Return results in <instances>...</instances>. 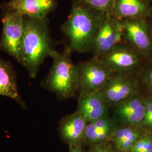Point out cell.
<instances>
[{
    "label": "cell",
    "mask_w": 152,
    "mask_h": 152,
    "mask_svg": "<svg viewBox=\"0 0 152 152\" xmlns=\"http://www.w3.org/2000/svg\"><path fill=\"white\" fill-rule=\"evenodd\" d=\"M109 107L100 92H80L77 112L89 123L108 115Z\"/></svg>",
    "instance_id": "12"
},
{
    "label": "cell",
    "mask_w": 152,
    "mask_h": 152,
    "mask_svg": "<svg viewBox=\"0 0 152 152\" xmlns=\"http://www.w3.org/2000/svg\"><path fill=\"white\" fill-rule=\"evenodd\" d=\"M24 17V33L21 50V63L33 79L36 78L45 59L55 49L48 17L37 19Z\"/></svg>",
    "instance_id": "2"
},
{
    "label": "cell",
    "mask_w": 152,
    "mask_h": 152,
    "mask_svg": "<svg viewBox=\"0 0 152 152\" xmlns=\"http://www.w3.org/2000/svg\"><path fill=\"white\" fill-rule=\"evenodd\" d=\"M140 85L137 76L113 73L100 91L109 106H114L140 94Z\"/></svg>",
    "instance_id": "7"
},
{
    "label": "cell",
    "mask_w": 152,
    "mask_h": 152,
    "mask_svg": "<svg viewBox=\"0 0 152 152\" xmlns=\"http://www.w3.org/2000/svg\"><path fill=\"white\" fill-rule=\"evenodd\" d=\"M111 15L119 19H148L152 16L151 0H114Z\"/></svg>",
    "instance_id": "13"
},
{
    "label": "cell",
    "mask_w": 152,
    "mask_h": 152,
    "mask_svg": "<svg viewBox=\"0 0 152 152\" xmlns=\"http://www.w3.org/2000/svg\"><path fill=\"white\" fill-rule=\"evenodd\" d=\"M116 127L108 115L87 123L85 141L92 146L104 144L112 139Z\"/></svg>",
    "instance_id": "15"
},
{
    "label": "cell",
    "mask_w": 152,
    "mask_h": 152,
    "mask_svg": "<svg viewBox=\"0 0 152 152\" xmlns=\"http://www.w3.org/2000/svg\"><path fill=\"white\" fill-rule=\"evenodd\" d=\"M146 105L145 114L140 126L150 130H152V96L145 97Z\"/></svg>",
    "instance_id": "21"
},
{
    "label": "cell",
    "mask_w": 152,
    "mask_h": 152,
    "mask_svg": "<svg viewBox=\"0 0 152 152\" xmlns=\"http://www.w3.org/2000/svg\"><path fill=\"white\" fill-rule=\"evenodd\" d=\"M125 42L129 44L149 61L152 60V36L150 19L120 20Z\"/></svg>",
    "instance_id": "6"
},
{
    "label": "cell",
    "mask_w": 152,
    "mask_h": 152,
    "mask_svg": "<svg viewBox=\"0 0 152 152\" xmlns=\"http://www.w3.org/2000/svg\"><path fill=\"white\" fill-rule=\"evenodd\" d=\"M99 59L113 73L135 76L148 62L140 54L126 42L115 46Z\"/></svg>",
    "instance_id": "4"
},
{
    "label": "cell",
    "mask_w": 152,
    "mask_h": 152,
    "mask_svg": "<svg viewBox=\"0 0 152 152\" xmlns=\"http://www.w3.org/2000/svg\"><path fill=\"white\" fill-rule=\"evenodd\" d=\"M131 152H152V136H141Z\"/></svg>",
    "instance_id": "20"
},
{
    "label": "cell",
    "mask_w": 152,
    "mask_h": 152,
    "mask_svg": "<svg viewBox=\"0 0 152 152\" xmlns=\"http://www.w3.org/2000/svg\"><path fill=\"white\" fill-rule=\"evenodd\" d=\"M137 77L140 83L146 88L149 93V95L152 96V60L148 61L144 65L137 75Z\"/></svg>",
    "instance_id": "18"
},
{
    "label": "cell",
    "mask_w": 152,
    "mask_h": 152,
    "mask_svg": "<svg viewBox=\"0 0 152 152\" xmlns=\"http://www.w3.org/2000/svg\"><path fill=\"white\" fill-rule=\"evenodd\" d=\"M150 26H151V33H152V18L150 19Z\"/></svg>",
    "instance_id": "24"
},
{
    "label": "cell",
    "mask_w": 152,
    "mask_h": 152,
    "mask_svg": "<svg viewBox=\"0 0 152 152\" xmlns=\"http://www.w3.org/2000/svg\"><path fill=\"white\" fill-rule=\"evenodd\" d=\"M87 122L77 111L61 120L59 131L63 141L69 145L80 146L85 141Z\"/></svg>",
    "instance_id": "14"
},
{
    "label": "cell",
    "mask_w": 152,
    "mask_h": 152,
    "mask_svg": "<svg viewBox=\"0 0 152 152\" xmlns=\"http://www.w3.org/2000/svg\"><path fill=\"white\" fill-rule=\"evenodd\" d=\"M56 7V0H10L0 6L4 11H14L23 16L46 18Z\"/></svg>",
    "instance_id": "11"
},
{
    "label": "cell",
    "mask_w": 152,
    "mask_h": 152,
    "mask_svg": "<svg viewBox=\"0 0 152 152\" xmlns=\"http://www.w3.org/2000/svg\"><path fill=\"white\" fill-rule=\"evenodd\" d=\"M0 95L11 98L26 108L18 90L16 73L11 62L4 60L0 56Z\"/></svg>",
    "instance_id": "16"
},
{
    "label": "cell",
    "mask_w": 152,
    "mask_h": 152,
    "mask_svg": "<svg viewBox=\"0 0 152 152\" xmlns=\"http://www.w3.org/2000/svg\"><path fill=\"white\" fill-rule=\"evenodd\" d=\"M87 5L92 9L104 12L107 14L111 15L114 0H83Z\"/></svg>",
    "instance_id": "19"
},
{
    "label": "cell",
    "mask_w": 152,
    "mask_h": 152,
    "mask_svg": "<svg viewBox=\"0 0 152 152\" xmlns=\"http://www.w3.org/2000/svg\"><path fill=\"white\" fill-rule=\"evenodd\" d=\"M0 49L21 63V50L24 33V17L16 11H4Z\"/></svg>",
    "instance_id": "5"
},
{
    "label": "cell",
    "mask_w": 152,
    "mask_h": 152,
    "mask_svg": "<svg viewBox=\"0 0 152 152\" xmlns=\"http://www.w3.org/2000/svg\"><path fill=\"white\" fill-rule=\"evenodd\" d=\"M142 136L141 132L136 126L125 125L116 127L111 140L118 150L131 152Z\"/></svg>",
    "instance_id": "17"
},
{
    "label": "cell",
    "mask_w": 152,
    "mask_h": 152,
    "mask_svg": "<svg viewBox=\"0 0 152 152\" xmlns=\"http://www.w3.org/2000/svg\"><path fill=\"white\" fill-rule=\"evenodd\" d=\"M80 75V92H100L113 73L99 58L78 64Z\"/></svg>",
    "instance_id": "8"
},
{
    "label": "cell",
    "mask_w": 152,
    "mask_h": 152,
    "mask_svg": "<svg viewBox=\"0 0 152 152\" xmlns=\"http://www.w3.org/2000/svg\"><path fill=\"white\" fill-rule=\"evenodd\" d=\"M114 115L124 125L136 126L143 121L146 105L145 97L139 94L114 105Z\"/></svg>",
    "instance_id": "10"
},
{
    "label": "cell",
    "mask_w": 152,
    "mask_h": 152,
    "mask_svg": "<svg viewBox=\"0 0 152 152\" xmlns=\"http://www.w3.org/2000/svg\"><path fill=\"white\" fill-rule=\"evenodd\" d=\"M72 51L65 47L63 52L55 49L50 55L53 62L49 74L41 85L60 99L75 95L80 90V75L78 65L71 59Z\"/></svg>",
    "instance_id": "3"
},
{
    "label": "cell",
    "mask_w": 152,
    "mask_h": 152,
    "mask_svg": "<svg viewBox=\"0 0 152 152\" xmlns=\"http://www.w3.org/2000/svg\"><path fill=\"white\" fill-rule=\"evenodd\" d=\"M90 152H112V151L108 146L104 144L94 145L91 151Z\"/></svg>",
    "instance_id": "22"
},
{
    "label": "cell",
    "mask_w": 152,
    "mask_h": 152,
    "mask_svg": "<svg viewBox=\"0 0 152 152\" xmlns=\"http://www.w3.org/2000/svg\"><path fill=\"white\" fill-rule=\"evenodd\" d=\"M151 1H152V0H151Z\"/></svg>",
    "instance_id": "26"
},
{
    "label": "cell",
    "mask_w": 152,
    "mask_h": 152,
    "mask_svg": "<svg viewBox=\"0 0 152 152\" xmlns=\"http://www.w3.org/2000/svg\"><path fill=\"white\" fill-rule=\"evenodd\" d=\"M125 152V151H120V150H118V149H117V151H116V152Z\"/></svg>",
    "instance_id": "25"
},
{
    "label": "cell",
    "mask_w": 152,
    "mask_h": 152,
    "mask_svg": "<svg viewBox=\"0 0 152 152\" xmlns=\"http://www.w3.org/2000/svg\"><path fill=\"white\" fill-rule=\"evenodd\" d=\"M125 42L121 20L107 14L99 28L92 52L93 57L99 58L119 44Z\"/></svg>",
    "instance_id": "9"
},
{
    "label": "cell",
    "mask_w": 152,
    "mask_h": 152,
    "mask_svg": "<svg viewBox=\"0 0 152 152\" xmlns=\"http://www.w3.org/2000/svg\"><path fill=\"white\" fill-rule=\"evenodd\" d=\"M106 15L83 0H74L71 12L61 29L68 39L67 47L72 52H92L99 28Z\"/></svg>",
    "instance_id": "1"
},
{
    "label": "cell",
    "mask_w": 152,
    "mask_h": 152,
    "mask_svg": "<svg viewBox=\"0 0 152 152\" xmlns=\"http://www.w3.org/2000/svg\"><path fill=\"white\" fill-rule=\"evenodd\" d=\"M69 152H86L82 149L80 146L75 145H69Z\"/></svg>",
    "instance_id": "23"
}]
</instances>
